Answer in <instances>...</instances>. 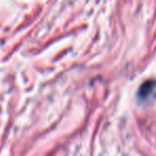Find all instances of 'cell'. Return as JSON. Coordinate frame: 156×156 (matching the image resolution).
I'll return each instance as SVG.
<instances>
[{
    "mask_svg": "<svg viewBox=\"0 0 156 156\" xmlns=\"http://www.w3.org/2000/svg\"><path fill=\"white\" fill-rule=\"evenodd\" d=\"M156 89V81L154 80H150L144 83L141 88L139 89L138 95L141 100H147L150 96L152 95V92Z\"/></svg>",
    "mask_w": 156,
    "mask_h": 156,
    "instance_id": "obj_1",
    "label": "cell"
}]
</instances>
